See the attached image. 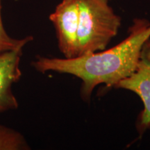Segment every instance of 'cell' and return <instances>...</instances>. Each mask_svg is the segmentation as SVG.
<instances>
[{"mask_svg": "<svg viewBox=\"0 0 150 150\" xmlns=\"http://www.w3.org/2000/svg\"><path fill=\"white\" fill-rule=\"evenodd\" d=\"M31 148L21 133L0 124V150H29Z\"/></svg>", "mask_w": 150, "mask_h": 150, "instance_id": "cell-6", "label": "cell"}, {"mask_svg": "<svg viewBox=\"0 0 150 150\" xmlns=\"http://www.w3.org/2000/svg\"><path fill=\"white\" fill-rule=\"evenodd\" d=\"M23 49L0 52V112L18 109L13 85L22 76L20 64Z\"/></svg>", "mask_w": 150, "mask_h": 150, "instance_id": "cell-5", "label": "cell"}, {"mask_svg": "<svg viewBox=\"0 0 150 150\" xmlns=\"http://www.w3.org/2000/svg\"><path fill=\"white\" fill-rule=\"evenodd\" d=\"M150 38V22L135 19L125 40L110 49L83 54L73 59L38 56L31 65L38 72H56L76 76L81 80V96L90 102L93 90L99 84L115 88L136 69L140 51Z\"/></svg>", "mask_w": 150, "mask_h": 150, "instance_id": "cell-1", "label": "cell"}, {"mask_svg": "<svg viewBox=\"0 0 150 150\" xmlns=\"http://www.w3.org/2000/svg\"><path fill=\"white\" fill-rule=\"evenodd\" d=\"M33 40L32 35H28L23 38H14L7 33L3 25L1 18V0H0V52L23 49L28 43Z\"/></svg>", "mask_w": 150, "mask_h": 150, "instance_id": "cell-7", "label": "cell"}, {"mask_svg": "<svg viewBox=\"0 0 150 150\" xmlns=\"http://www.w3.org/2000/svg\"><path fill=\"white\" fill-rule=\"evenodd\" d=\"M115 88L136 93L141 99L143 108L136 120V129L142 136L150 129V38L142 45L136 69L130 76L120 81Z\"/></svg>", "mask_w": 150, "mask_h": 150, "instance_id": "cell-3", "label": "cell"}, {"mask_svg": "<svg viewBox=\"0 0 150 150\" xmlns=\"http://www.w3.org/2000/svg\"><path fill=\"white\" fill-rule=\"evenodd\" d=\"M109 0H78V56L105 50L116 36L121 18Z\"/></svg>", "mask_w": 150, "mask_h": 150, "instance_id": "cell-2", "label": "cell"}, {"mask_svg": "<svg viewBox=\"0 0 150 150\" xmlns=\"http://www.w3.org/2000/svg\"><path fill=\"white\" fill-rule=\"evenodd\" d=\"M78 0H62L50 16L55 28L59 48L66 59L78 56Z\"/></svg>", "mask_w": 150, "mask_h": 150, "instance_id": "cell-4", "label": "cell"}]
</instances>
